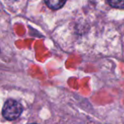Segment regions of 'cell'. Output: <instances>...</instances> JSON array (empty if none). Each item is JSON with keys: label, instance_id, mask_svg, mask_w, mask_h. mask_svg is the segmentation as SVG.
<instances>
[{"label": "cell", "instance_id": "obj_1", "mask_svg": "<svg viewBox=\"0 0 124 124\" xmlns=\"http://www.w3.org/2000/svg\"><path fill=\"white\" fill-rule=\"evenodd\" d=\"M22 112V106L15 100H8L3 107V116L7 120L13 121L20 116Z\"/></svg>", "mask_w": 124, "mask_h": 124}, {"label": "cell", "instance_id": "obj_2", "mask_svg": "<svg viewBox=\"0 0 124 124\" xmlns=\"http://www.w3.org/2000/svg\"><path fill=\"white\" fill-rule=\"evenodd\" d=\"M66 1L67 0H45V3L51 9L57 10L62 8L65 4Z\"/></svg>", "mask_w": 124, "mask_h": 124}, {"label": "cell", "instance_id": "obj_3", "mask_svg": "<svg viewBox=\"0 0 124 124\" xmlns=\"http://www.w3.org/2000/svg\"><path fill=\"white\" fill-rule=\"evenodd\" d=\"M109 4L115 8H123L124 0H107Z\"/></svg>", "mask_w": 124, "mask_h": 124}]
</instances>
